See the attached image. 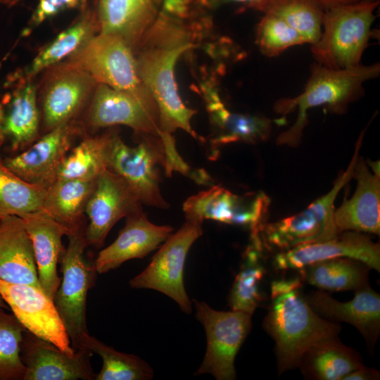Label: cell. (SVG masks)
<instances>
[{
	"instance_id": "cell-1",
	"label": "cell",
	"mask_w": 380,
	"mask_h": 380,
	"mask_svg": "<svg viewBox=\"0 0 380 380\" xmlns=\"http://www.w3.org/2000/svg\"><path fill=\"white\" fill-rule=\"evenodd\" d=\"M296 289L272 298L264 328L275 342L280 373L299 366L305 352L340 331L339 324L316 313Z\"/></svg>"
},
{
	"instance_id": "cell-2",
	"label": "cell",
	"mask_w": 380,
	"mask_h": 380,
	"mask_svg": "<svg viewBox=\"0 0 380 380\" xmlns=\"http://www.w3.org/2000/svg\"><path fill=\"white\" fill-rule=\"evenodd\" d=\"M379 72V63L338 70L313 64L303 91L296 97L280 99L274 105L275 112L282 115L298 109L295 123L278 137L277 144H298L308 122V109L320 106L334 110L343 108L361 94L366 81L378 77Z\"/></svg>"
},
{
	"instance_id": "cell-3",
	"label": "cell",
	"mask_w": 380,
	"mask_h": 380,
	"mask_svg": "<svg viewBox=\"0 0 380 380\" xmlns=\"http://www.w3.org/2000/svg\"><path fill=\"white\" fill-rule=\"evenodd\" d=\"M379 4L358 1L324 9L321 35L311 46L316 63L337 70L360 65Z\"/></svg>"
},
{
	"instance_id": "cell-4",
	"label": "cell",
	"mask_w": 380,
	"mask_h": 380,
	"mask_svg": "<svg viewBox=\"0 0 380 380\" xmlns=\"http://www.w3.org/2000/svg\"><path fill=\"white\" fill-rule=\"evenodd\" d=\"M191 47V44L184 43L148 49L139 56L137 65L143 85L156 104L159 131L172 134L181 129L197 139L198 135L191 125V120L196 112L182 102L174 75L177 60Z\"/></svg>"
},
{
	"instance_id": "cell-5",
	"label": "cell",
	"mask_w": 380,
	"mask_h": 380,
	"mask_svg": "<svg viewBox=\"0 0 380 380\" xmlns=\"http://www.w3.org/2000/svg\"><path fill=\"white\" fill-rule=\"evenodd\" d=\"M84 230L82 227L67 235L68 243L60 258L62 277L53 299L75 350L81 338L88 334L87 298L98 273L94 261H88L84 255L88 245Z\"/></svg>"
},
{
	"instance_id": "cell-6",
	"label": "cell",
	"mask_w": 380,
	"mask_h": 380,
	"mask_svg": "<svg viewBox=\"0 0 380 380\" xmlns=\"http://www.w3.org/2000/svg\"><path fill=\"white\" fill-rule=\"evenodd\" d=\"M361 141L360 138L349 165L327 194L299 213L261 226L259 235L266 245L285 251L301 244L327 241L338 234L334 221V203L341 189L353 177Z\"/></svg>"
},
{
	"instance_id": "cell-7",
	"label": "cell",
	"mask_w": 380,
	"mask_h": 380,
	"mask_svg": "<svg viewBox=\"0 0 380 380\" xmlns=\"http://www.w3.org/2000/svg\"><path fill=\"white\" fill-rule=\"evenodd\" d=\"M70 64L86 71L96 83L127 92L156 106L139 77L131 47L118 36L102 33L92 36L73 53Z\"/></svg>"
},
{
	"instance_id": "cell-8",
	"label": "cell",
	"mask_w": 380,
	"mask_h": 380,
	"mask_svg": "<svg viewBox=\"0 0 380 380\" xmlns=\"http://www.w3.org/2000/svg\"><path fill=\"white\" fill-rule=\"evenodd\" d=\"M165 162V149L159 136L145 134L137 146H129L113 134L108 169L127 183L142 204L169 208L160 188V167L164 169Z\"/></svg>"
},
{
	"instance_id": "cell-9",
	"label": "cell",
	"mask_w": 380,
	"mask_h": 380,
	"mask_svg": "<svg viewBox=\"0 0 380 380\" xmlns=\"http://www.w3.org/2000/svg\"><path fill=\"white\" fill-rule=\"evenodd\" d=\"M193 303L207 341L203 360L195 375L210 374L217 380L236 379L235 357L251 330L252 315L239 310H215L195 299Z\"/></svg>"
},
{
	"instance_id": "cell-10",
	"label": "cell",
	"mask_w": 380,
	"mask_h": 380,
	"mask_svg": "<svg viewBox=\"0 0 380 380\" xmlns=\"http://www.w3.org/2000/svg\"><path fill=\"white\" fill-rule=\"evenodd\" d=\"M202 224L186 220L163 243L148 265L129 281L134 289H149L174 300L181 310L192 312V303L184 284L186 255L194 241L203 233Z\"/></svg>"
},
{
	"instance_id": "cell-11",
	"label": "cell",
	"mask_w": 380,
	"mask_h": 380,
	"mask_svg": "<svg viewBox=\"0 0 380 380\" xmlns=\"http://www.w3.org/2000/svg\"><path fill=\"white\" fill-rule=\"evenodd\" d=\"M270 203L262 191L238 196L220 186H213L189 197L183 204L186 220L203 223L209 219L218 222L249 226L252 237L259 230Z\"/></svg>"
},
{
	"instance_id": "cell-12",
	"label": "cell",
	"mask_w": 380,
	"mask_h": 380,
	"mask_svg": "<svg viewBox=\"0 0 380 380\" xmlns=\"http://www.w3.org/2000/svg\"><path fill=\"white\" fill-rule=\"evenodd\" d=\"M0 294L25 329L69 355L75 350L53 300L41 289L0 280Z\"/></svg>"
},
{
	"instance_id": "cell-13",
	"label": "cell",
	"mask_w": 380,
	"mask_h": 380,
	"mask_svg": "<svg viewBox=\"0 0 380 380\" xmlns=\"http://www.w3.org/2000/svg\"><path fill=\"white\" fill-rule=\"evenodd\" d=\"M142 209V203L127 183L109 169L97 177L85 213L89 224L84 230L88 245L102 246L115 224Z\"/></svg>"
},
{
	"instance_id": "cell-14",
	"label": "cell",
	"mask_w": 380,
	"mask_h": 380,
	"mask_svg": "<svg viewBox=\"0 0 380 380\" xmlns=\"http://www.w3.org/2000/svg\"><path fill=\"white\" fill-rule=\"evenodd\" d=\"M20 354L25 367L23 380H95L90 363L92 352L87 348H80L69 355L25 329Z\"/></svg>"
},
{
	"instance_id": "cell-15",
	"label": "cell",
	"mask_w": 380,
	"mask_h": 380,
	"mask_svg": "<svg viewBox=\"0 0 380 380\" xmlns=\"http://www.w3.org/2000/svg\"><path fill=\"white\" fill-rule=\"evenodd\" d=\"M338 258L353 259L380 271L379 244L354 231H346L327 241L283 251L276 255L274 266L277 270L303 269L319 261Z\"/></svg>"
},
{
	"instance_id": "cell-16",
	"label": "cell",
	"mask_w": 380,
	"mask_h": 380,
	"mask_svg": "<svg viewBox=\"0 0 380 380\" xmlns=\"http://www.w3.org/2000/svg\"><path fill=\"white\" fill-rule=\"evenodd\" d=\"M75 134L71 121L61 124L17 155L6 157L3 163L25 181L47 188L71 149Z\"/></svg>"
},
{
	"instance_id": "cell-17",
	"label": "cell",
	"mask_w": 380,
	"mask_h": 380,
	"mask_svg": "<svg viewBox=\"0 0 380 380\" xmlns=\"http://www.w3.org/2000/svg\"><path fill=\"white\" fill-rule=\"evenodd\" d=\"M88 120L94 128L122 125L139 134L155 136L160 130L156 106L104 84L94 90Z\"/></svg>"
},
{
	"instance_id": "cell-18",
	"label": "cell",
	"mask_w": 380,
	"mask_h": 380,
	"mask_svg": "<svg viewBox=\"0 0 380 380\" xmlns=\"http://www.w3.org/2000/svg\"><path fill=\"white\" fill-rule=\"evenodd\" d=\"M172 231L169 225L150 222L143 209L130 214L117 239L99 253L94 260L97 272L106 273L131 259L143 258L163 243Z\"/></svg>"
},
{
	"instance_id": "cell-19",
	"label": "cell",
	"mask_w": 380,
	"mask_h": 380,
	"mask_svg": "<svg viewBox=\"0 0 380 380\" xmlns=\"http://www.w3.org/2000/svg\"><path fill=\"white\" fill-rule=\"evenodd\" d=\"M20 217L32 243L41 288L53 300L61 280L57 265L65 249L62 238L71 231L44 210Z\"/></svg>"
},
{
	"instance_id": "cell-20",
	"label": "cell",
	"mask_w": 380,
	"mask_h": 380,
	"mask_svg": "<svg viewBox=\"0 0 380 380\" xmlns=\"http://www.w3.org/2000/svg\"><path fill=\"white\" fill-rule=\"evenodd\" d=\"M353 177L357 179L356 190L334 210L336 229L338 234L354 231L379 235V174L372 173L365 163L357 159Z\"/></svg>"
},
{
	"instance_id": "cell-21",
	"label": "cell",
	"mask_w": 380,
	"mask_h": 380,
	"mask_svg": "<svg viewBox=\"0 0 380 380\" xmlns=\"http://www.w3.org/2000/svg\"><path fill=\"white\" fill-rule=\"evenodd\" d=\"M39 126L36 87L25 81L0 100V146L25 150L37 139Z\"/></svg>"
},
{
	"instance_id": "cell-22",
	"label": "cell",
	"mask_w": 380,
	"mask_h": 380,
	"mask_svg": "<svg viewBox=\"0 0 380 380\" xmlns=\"http://www.w3.org/2000/svg\"><path fill=\"white\" fill-rule=\"evenodd\" d=\"M355 291L348 302L338 301L322 291L313 292L305 299L322 317L348 322L374 343L380 329V296L367 284Z\"/></svg>"
},
{
	"instance_id": "cell-23",
	"label": "cell",
	"mask_w": 380,
	"mask_h": 380,
	"mask_svg": "<svg viewBox=\"0 0 380 380\" xmlns=\"http://www.w3.org/2000/svg\"><path fill=\"white\" fill-rule=\"evenodd\" d=\"M86 71L71 64L49 83L43 99V120L49 130L72 120L96 84Z\"/></svg>"
},
{
	"instance_id": "cell-24",
	"label": "cell",
	"mask_w": 380,
	"mask_h": 380,
	"mask_svg": "<svg viewBox=\"0 0 380 380\" xmlns=\"http://www.w3.org/2000/svg\"><path fill=\"white\" fill-rule=\"evenodd\" d=\"M0 280L42 289L32 243L18 216L0 220Z\"/></svg>"
},
{
	"instance_id": "cell-25",
	"label": "cell",
	"mask_w": 380,
	"mask_h": 380,
	"mask_svg": "<svg viewBox=\"0 0 380 380\" xmlns=\"http://www.w3.org/2000/svg\"><path fill=\"white\" fill-rule=\"evenodd\" d=\"M156 14L152 0H100V33L118 36L131 47L141 39Z\"/></svg>"
},
{
	"instance_id": "cell-26",
	"label": "cell",
	"mask_w": 380,
	"mask_h": 380,
	"mask_svg": "<svg viewBox=\"0 0 380 380\" xmlns=\"http://www.w3.org/2000/svg\"><path fill=\"white\" fill-rule=\"evenodd\" d=\"M208 108L213 123L218 128V134L211 140L213 152L217 148L233 142L256 143L268 138L272 129V122L265 117L234 113L227 110L216 93L208 96Z\"/></svg>"
},
{
	"instance_id": "cell-27",
	"label": "cell",
	"mask_w": 380,
	"mask_h": 380,
	"mask_svg": "<svg viewBox=\"0 0 380 380\" xmlns=\"http://www.w3.org/2000/svg\"><path fill=\"white\" fill-rule=\"evenodd\" d=\"M362 366L360 355L341 343L336 336L312 346L299 364L305 376L318 380H343L346 375Z\"/></svg>"
},
{
	"instance_id": "cell-28",
	"label": "cell",
	"mask_w": 380,
	"mask_h": 380,
	"mask_svg": "<svg viewBox=\"0 0 380 380\" xmlns=\"http://www.w3.org/2000/svg\"><path fill=\"white\" fill-rule=\"evenodd\" d=\"M96 179L55 180L46 189L42 210L71 232L82 227V215Z\"/></svg>"
},
{
	"instance_id": "cell-29",
	"label": "cell",
	"mask_w": 380,
	"mask_h": 380,
	"mask_svg": "<svg viewBox=\"0 0 380 380\" xmlns=\"http://www.w3.org/2000/svg\"><path fill=\"white\" fill-rule=\"evenodd\" d=\"M113 134L87 137L71 148L61 163L55 180L96 179L108 169Z\"/></svg>"
},
{
	"instance_id": "cell-30",
	"label": "cell",
	"mask_w": 380,
	"mask_h": 380,
	"mask_svg": "<svg viewBox=\"0 0 380 380\" xmlns=\"http://www.w3.org/2000/svg\"><path fill=\"white\" fill-rule=\"evenodd\" d=\"M95 20L89 13L75 24L61 32L44 48L31 63L20 72L12 77L29 80L46 68L55 65L79 49L92 37Z\"/></svg>"
},
{
	"instance_id": "cell-31",
	"label": "cell",
	"mask_w": 380,
	"mask_h": 380,
	"mask_svg": "<svg viewBox=\"0 0 380 380\" xmlns=\"http://www.w3.org/2000/svg\"><path fill=\"white\" fill-rule=\"evenodd\" d=\"M84 348L99 355L103 362L95 380H150L153 368L139 357L120 352L88 334L80 339L78 348Z\"/></svg>"
},
{
	"instance_id": "cell-32",
	"label": "cell",
	"mask_w": 380,
	"mask_h": 380,
	"mask_svg": "<svg viewBox=\"0 0 380 380\" xmlns=\"http://www.w3.org/2000/svg\"><path fill=\"white\" fill-rule=\"evenodd\" d=\"M367 267L361 262L338 258L319 261L304 269L309 284L321 289L344 291L357 290L367 284Z\"/></svg>"
},
{
	"instance_id": "cell-33",
	"label": "cell",
	"mask_w": 380,
	"mask_h": 380,
	"mask_svg": "<svg viewBox=\"0 0 380 380\" xmlns=\"http://www.w3.org/2000/svg\"><path fill=\"white\" fill-rule=\"evenodd\" d=\"M258 11L276 16L314 44L322 33L324 9L316 0H266Z\"/></svg>"
},
{
	"instance_id": "cell-34",
	"label": "cell",
	"mask_w": 380,
	"mask_h": 380,
	"mask_svg": "<svg viewBox=\"0 0 380 380\" xmlns=\"http://www.w3.org/2000/svg\"><path fill=\"white\" fill-rule=\"evenodd\" d=\"M46 187L21 179L0 158V217L42 210Z\"/></svg>"
},
{
	"instance_id": "cell-35",
	"label": "cell",
	"mask_w": 380,
	"mask_h": 380,
	"mask_svg": "<svg viewBox=\"0 0 380 380\" xmlns=\"http://www.w3.org/2000/svg\"><path fill=\"white\" fill-rule=\"evenodd\" d=\"M260 247L253 243L246 251V260L236 275L229 296L232 310L253 315L261 296L259 283L265 274L260 260Z\"/></svg>"
},
{
	"instance_id": "cell-36",
	"label": "cell",
	"mask_w": 380,
	"mask_h": 380,
	"mask_svg": "<svg viewBox=\"0 0 380 380\" xmlns=\"http://www.w3.org/2000/svg\"><path fill=\"white\" fill-rule=\"evenodd\" d=\"M25 330L13 314L0 309V380H23L20 351Z\"/></svg>"
},
{
	"instance_id": "cell-37",
	"label": "cell",
	"mask_w": 380,
	"mask_h": 380,
	"mask_svg": "<svg viewBox=\"0 0 380 380\" xmlns=\"http://www.w3.org/2000/svg\"><path fill=\"white\" fill-rule=\"evenodd\" d=\"M256 42L261 52L272 57L286 49L306 42L303 36L283 20L265 14L257 28Z\"/></svg>"
},
{
	"instance_id": "cell-38",
	"label": "cell",
	"mask_w": 380,
	"mask_h": 380,
	"mask_svg": "<svg viewBox=\"0 0 380 380\" xmlns=\"http://www.w3.org/2000/svg\"><path fill=\"white\" fill-rule=\"evenodd\" d=\"M86 0H39L30 19V26H37L56 14L82 7Z\"/></svg>"
},
{
	"instance_id": "cell-39",
	"label": "cell",
	"mask_w": 380,
	"mask_h": 380,
	"mask_svg": "<svg viewBox=\"0 0 380 380\" xmlns=\"http://www.w3.org/2000/svg\"><path fill=\"white\" fill-rule=\"evenodd\" d=\"M379 377L377 370L362 366L346 375L343 380H372Z\"/></svg>"
},
{
	"instance_id": "cell-40",
	"label": "cell",
	"mask_w": 380,
	"mask_h": 380,
	"mask_svg": "<svg viewBox=\"0 0 380 380\" xmlns=\"http://www.w3.org/2000/svg\"><path fill=\"white\" fill-rule=\"evenodd\" d=\"M299 286L300 281L298 279L274 281L272 283L271 287L272 297H274L286 291L298 288Z\"/></svg>"
},
{
	"instance_id": "cell-41",
	"label": "cell",
	"mask_w": 380,
	"mask_h": 380,
	"mask_svg": "<svg viewBox=\"0 0 380 380\" xmlns=\"http://www.w3.org/2000/svg\"><path fill=\"white\" fill-rule=\"evenodd\" d=\"M190 0H164L165 8L171 13L182 14Z\"/></svg>"
},
{
	"instance_id": "cell-42",
	"label": "cell",
	"mask_w": 380,
	"mask_h": 380,
	"mask_svg": "<svg viewBox=\"0 0 380 380\" xmlns=\"http://www.w3.org/2000/svg\"><path fill=\"white\" fill-rule=\"evenodd\" d=\"M324 9L341 5L357 3L359 0H316Z\"/></svg>"
},
{
	"instance_id": "cell-43",
	"label": "cell",
	"mask_w": 380,
	"mask_h": 380,
	"mask_svg": "<svg viewBox=\"0 0 380 380\" xmlns=\"http://www.w3.org/2000/svg\"><path fill=\"white\" fill-rule=\"evenodd\" d=\"M223 2H235L244 4L248 7L258 10L266 0H217Z\"/></svg>"
},
{
	"instance_id": "cell-44",
	"label": "cell",
	"mask_w": 380,
	"mask_h": 380,
	"mask_svg": "<svg viewBox=\"0 0 380 380\" xmlns=\"http://www.w3.org/2000/svg\"><path fill=\"white\" fill-rule=\"evenodd\" d=\"M20 0H0V4L6 6H13L19 2Z\"/></svg>"
},
{
	"instance_id": "cell-45",
	"label": "cell",
	"mask_w": 380,
	"mask_h": 380,
	"mask_svg": "<svg viewBox=\"0 0 380 380\" xmlns=\"http://www.w3.org/2000/svg\"><path fill=\"white\" fill-rule=\"evenodd\" d=\"M8 308H9L8 305L6 303L1 295L0 294V309H8Z\"/></svg>"
},
{
	"instance_id": "cell-46",
	"label": "cell",
	"mask_w": 380,
	"mask_h": 380,
	"mask_svg": "<svg viewBox=\"0 0 380 380\" xmlns=\"http://www.w3.org/2000/svg\"><path fill=\"white\" fill-rule=\"evenodd\" d=\"M359 1H363V2H376V1H379V0H359Z\"/></svg>"
},
{
	"instance_id": "cell-47",
	"label": "cell",
	"mask_w": 380,
	"mask_h": 380,
	"mask_svg": "<svg viewBox=\"0 0 380 380\" xmlns=\"http://www.w3.org/2000/svg\"><path fill=\"white\" fill-rule=\"evenodd\" d=\"M1 218L0 217V220H1Z\"/></svg>"
}]
</instances>
